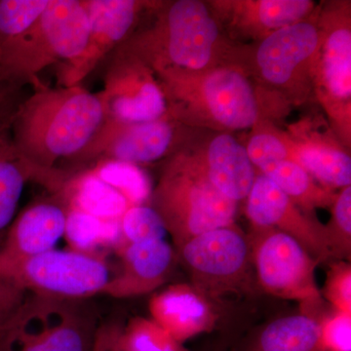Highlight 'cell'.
Masks as SVG:
<instances>
[{"label": "cell", "mask_w": 351, "mask_h": 351, "mask_svg": "<svg viewBox=\"0 0 351 351\" xmlns=\"http://www.w3.org/2000/svg\"><path fill=\"white\" fill-rule=\"evenodd\" d=\"M99 97L82 85L50 88L36 83L34 94L10 119L11 138L21 156L43 170L84 149L105 121Z\"/></svg>", "instance_id": "6da1fadb"}, {"label": "cell", "mask_w": 351, "mask_h": 351, "mask_svg": "<svg viewBox=\"0 0 351 351\" xmlns=\"http://www.w3.org/2000/svg\"><path fill=\"white\" fill-rule=\"evenodd\" d=\"M154 11L156 19L151 27L134 32L121 44L154 73L242 64L230 59V46L208 4L199 0L158 2Z\"/></svg>", "instance_id": "7a4b0ae2"}, {"label": "cell", "mask_w": 351, "mask_h": 351, "mask_svg": "<svg viewBox=\"0 0 351 351\" xmlns=\"http://www.w3.org/2000/svg\"><path fill=\"white\" fill-rule=\"evenodd\" d=\"M154 75L165 96L168 114L182 126L230 134L262 121L257 90L242 64Z\"/></svg>", "instance_id": "3957f363"}, {"label": "cell", "mask_w": 351, "mask_h": 351, "mask_svg": "<svg viewBox=\"0 0 351 351\" xmlns=\"http://www.w3.org/2000/svg\"><path fill=\"white\" fill-rule=\"evenodd\" d=\"M149 200L176 248L201 233L235 223L237 202L215 188L191 147H181L170 156Z\"/></svg>", "instance_id": "277c9868"}, {"label": "cell", "mask_w": 351, "mask_h": 351, "mask_svg": "<svg viewBox=\"0 0 351 351\" xmlns=\"http://www.w3.org/2000/svg\"><path fill=\"white\" fill-rule=\"evenodd\" d=\"M89 27L84 0H50L25 34L0 46V78L32 82L51 64L73 61L84 49Z\"/></svg>", "instance_id": "5b68a950"}, {"label": "cell", "mask_w": 351, "mask_h": 351, "mask_svg": "<svg viewBox=\"0 0 351 351\" xmlns=\"http://www.w3.org/2000/svg\"><path fill=\"white\" fill-rule=\"evenodd\" d=\"M80 301L27 295L0 320V351H91L98 327Z\"/></svg>", "instance_id": "8992f818"}, {"label": "cell", "mask_w": 351, "mask_h": 351, "mask_svg": "<svg viewBox=\"0 0 351 351\" xmlns=\"http://www.w3.org/2000/svg\"><path fill=\"white\" fill-rule=\"evenodd\" d=\"M319 45L311 69L316 96L341 141L350 143L351 22L350 3H330L315 21Z\"/></svg>", "instance_id": "52a82bcc"}, {"label": "cell", "mask_w": 351, "mask_h": 351, "mask_svg": "<svg viewBox=\"0 0 351 351\" xmlns=\"http://www.w3.org/2000/svg\"><path fill=\"white\" fill-rule=\"evenodd\" d=\"M177 250L191 285L212 302L250 286L254 267L250 243L235 223L201 233Z\"/></svg>", "instance_id": "ba28073f"}, {"label": "cell", "mask_w": 351, "mask_h": 351, "mask_svg": "<svg viewBox=\"0 0 351 351\" xmlns=\"http://www.w3.org/2000/svg\"><path fill=\"white\" fill-rule=\"evenodd\" d=\"M112 277L107 263L90 254L52 249L0 274L25 295L83 300L103 293Z\"/></svg>", "instance_id": "9c48e42d"}, {"label": "cell", "mask_w": 351, "mask_h": 351, "mask_svg": "<svg viewBox=\"0 0 351 351\" xmlns=\"http://www.w3.org/2000/svg\"><path fill=\"white\" fill-rule=\"evenodd\" d=\"M181 124L169 114L149 122L126 123L105 119L103 125L80 154L69 159V172L89 169L101 161L140 166L177 152Z\"/></svg>", "instance_id": "30bf717a"}, {"label": "cell", "mask_w": 351, "mask_h": 351, "mask_svg": "<svg viewBox=\"0 0 351 351\" xmlns=\"http://www.w3.org/2000/svg\"><path fill=\"white\" fill-rule=\"evenodd\" d=\"M248 239L258 284L265 292L307 304L319 302L318 263L295 239L276 228L256 226Z\"/></svg>", "instance_id": "8fae6325"}, {"label": "cell", "mask_w": 351, "mask_h": 351, "mask_svg": "<svg viewBox=\"0 0 351 351\" xmlns=\"http://www.w3.org/2000/svg\"><path fill=\"white\" fill-rule=\"evenodd\" d=\"M97 96L106 119L138 123L168 114L165 96L154 71L122 45L113 51L103 90Z\"/></svg>", "instance_id": "7c38bea8"}, {"label": "cell", "mask_w": 351, "mask_h": 351, "mask_svg": "<svg viewBox=\"0 0 351 351\" xmlns=\"http://www.w3.org/2000/svg\"><path fill=\"white\" fill-rule=\"evenodd\" d=\"M309 20L289 25L263 39L253 59L256 73L263 82L298 100L304 98L307 89L313 86L311 69L319 45L316 22Z\"/></svg>", "instance_id": "4fadbf2b"}, {"label": "cell", "mask_w": 351, "mask_h": 351, "mask_svg": "<svg viewBox=\"0 0 351 351\" xmlns=\"http://www.w3.org/2000/svg\"><path fill=\"white\" fill-rule=\"evenodd\" d=\"M156 2L138 0H84L90 27L82 54L60 68L61 86L82 85L98 64L135 31L145 9Z\"/></svg>", "instance_id": "5bb4252c"}, {"label": "cell", "mask_w": 351, "mask_h": 351, "mask_svg": "<svg viewBox=\"0 0 351 351\" xmlns=\"http://www.w3.org/2000/svg\"><path fill=\"white\" fill-rule=\"evenodd\" d=\"M246 213L252 226L285 233L318 263L330 260L325 226L304 214L265 175L256 176L247 196Z\"/></svg>", "instance_id": "9a60e30c"}, {"label": "cell", "mask_w": 351, "mask_h": 351, "mask_svg": "<svg viewBox=\"0 0 351 351\" xmlns=\"http://www.w3.org/2000/svg\"><path fill=\"white\" fill-rule=\"evenodd\" d=\"M68 210L58 195L36 201L23 210L9 226L0 246V274L54 249L64 237Z\"/></svg>", "instance_id": "2e32d148"}, {"label": "cell", "mask_w": 351, "mask_h": 351, "mask_svg": "<svg viewBox=\"0 0 351 351\" xmlns=\"http://www.w3.org/2000/svg\"><path fill=\"white\" fill-rule=\"evenodd\" d=\"M208 5L219 24L260 43L279 29L311 19L316 8L311 0H218Z\"/></svg>", "instance_id": "e0dca14e"}, {"label": "cell", "mask_w": 351, "mask_h": 351, "mask_svg": "<svg viewBox=\"0 0 351 351\" xmlns=\"http://www.w3.org/2000/svg\"><path fill=\"white\" fill-rule=\"evenodd\" d=\"M122 270L112 277L101 294L123 299L149 294L167 281L176 254L164 239L121 246Z\"/></svg>", "instance_id": "ac0fdd59"}, {"label": "cell", "mask_w": 351, "mask_h": 351, "mask_svg": "<svg viewBox=\"0 0 351 351\" xmlns=\"http://www.w3.org/2000/svg\"><path fill=\"white\" fill-rule=\"evenodd\" d=\"M152 319L179 343L211 331L217 321L213 302L189 284H175L152 295Z\"/></svg>", "instance_id": "d6986e66"}, {"label": "cell", "mask_w": 351, "mask_h": 351, "mask_svg": "<svg viewBox=\"0 0 351 351\" xmlns=\"http://www.w3.org/2000/svg\"><path fill=\"white\" fill-rule=\"evenodd\" d=\"M69 174L68 171L59 168L39 169L25 160L13 144L10 125L0 124V239L12 223L27 182H38L56 193Z\"/></svg>", "instance_id": "ffe728a7"}, {"label": "cell", "mask_w": 351, "mask_h": 351, "mask_svg": "<svg viewBox=\"0 0 351 351\" xmlns=\"http://www.w3.org/2000/svg\"><path fill=\"white\" fill-rule=\"evenodd\" d=\"M191 149L219 193L235 202L247 198L257 174L246 149L230 134L219 133L205 147Z\"/></svg>", "instance_id": "44dd1931"}, {"label": "cell", "mask_w": 351, "mask_h": 351, "mask_svg": "<svg viewBox=\"0 0 351 351\" xmlns=\"http://www.w3.org/2000/svg\"><path fill=\"white\" fill-rule=\"evenodd\" d=\"M297 162L328 189H343L351 184L350 154L328 134L314 131L300 123L288 133Z\"/></svg>", "instance_id": "7402d4cb"}, {"label": "cell", "mask_w": 351, "mask_h": 351, "mask_svg": "<svg viewBox=\"0 0 351 351\" xmlns=\"http://www.w3.org/2000/svg\"><path fill=\"white\" fill-rule=\"evenodd\" d=\"M54 195H59L69 209L80 210L103 219H120L132 207L119 191L91 169L73 173Z\"/></svg>", "instance_id": "603a6c76"}, {"label": "cell", "mask_w": 351, "mask_h": 351, "mask_svg": "<svg viewBox=\"0 0 351 351\" xmlns=\"http://www.w3.org/2000/svg\"><path fill=\"white\" fill-rule=\"evenodd\" d=\"M269 178L300 209L311 216L316 209L331 208L338 193L323 188L299 163L284 160L270 164L260 170Z\"/></svg>", "instance_id": "cb8c5ba5"}, {"label": "cell", "mask_w": 351, "mask_h": 351, "mask_svg": "<svg viewBox=\"0 0 351 351\" xmlns=\"http://www.w3.org/2000/svg\"><path fill=\"white\" fill-rule=\"evenodd\" d=\"M248 351H321L320 321L306 314L278 318L263 328Z\"/></svg>", "instance_id": "d4e9b609"}, {"label": "cell", "mask_w": 351, "mask_h": 351, "mask_svg": "<svg viewBox=\"0 0 351 351\" xmlns=\"http://www.w3.org/2000/svg\"><path fill=\"white\" fill-rule=\"evenodd\" d=\"M73 251L89 254L98 247L123 246L120 219H103L69 209L64 234Z\"/></svg>", "instance_id": "484cf974"}, {"label": "cell", "mask_w": 351, "mask_h": 351, "mask_svg": "<svg viewBox=\"0 0 351 351\" xmlns=\"http://www.w3.org/2000/svg\"><path fill=\"white\" fill-rule=\"evenodd\" d=\"M89 169L93 171L104 182L119 191L132 206L144 205L147 200L151 199L154 189L151 180L140 166L117 161H101Z\"/></svg>", "instance_id": "4316f807"}, {"label": "cell", "mask_w": 351, "mask_h": 351, "mask_svg": "<svg viewBox=\"0 0 351 351\" xmlns=\"http://www.w3.org/2000/svg\"><path fill=\"white\" fill-rule=\"evenodd\" d=\"M254 129H256L255 133L245 147L254 167L262 170L270 164L280 161L297 162L292 141L288 133L277 130L262 122H258Z\"/></svg>", "instance_id": "83f0119b"}, {"label": "cell", "mask_w": 351, "mask_h": 351, "mask_svg": "<svg viewBox=\"0 0 351 351\" xmlns=\"http://www.w3.org/2000/svg\"><path fill=\"white\" fill-rule=\"evenodd\" d=\"M331 221L325 226L330 258L350 262L351 186L341 189L332 205Z\"/></svg>", "instance_id": "f1b7e54d"}, {"label": "cell", "mask_w": 351, "mask_h": 351, "mask_svg": "<svg viewBox=\"0 0 351 351\" xmlns=\"http://www.w3.org/2000/svg\"><path fill=\"white\" fill-rule=\"evenodd\" d=\"M126 351H189L152 319L135 317L123 329Z\"/></svg>", "instance_id": "f546056e"}, {"label": "cell", "mask_w": 351, "mask_h": 351, "mask_svg": "<svg viewBox=\"0 0 351 351\" xmlns=\"http://www.w3.org/2000/svg\"><path fill=\"white\" fill-rule=\"evenodd\" d=\"M50 0H0V46L25 34Z\"/></svg>", "instance_id": "4dcf8cb0"}, {"label": "cell", "mask_w": 351, "mask_h": 351, "mask_svg": "<svg viewBox=\"0 0 351 351\" xmlns=\"http://www.w3.org/2000/svg\"><path fill=\"white\" fill-rule=\"evenodd\" d=\"M120 228L124 244L164 239L167 234L163 219L145 204L129 208L120 219Z\"/></svg>", "instance_id": "1f68e13d"}, {"label": "cell", "mask_w": 351, "mask_h": 351, "mask_svg": "<svg viewBox=\"0 0 351 351\" xmlns=\"http://www.w3.org/2000/svg\"><path fill=\"white\" fill-rule=\"evenodd\" d=\"M331 263L323 295L337 311L351 314L350 262L332 261Z\"/></svg>", "instance_id": "d6a6232c"}, {"label": "cell", "mask_w": 351, "mask_h": 351, "mask_svg": "<svg viewBox=\"0 0 351 351\" xmlns=\"http://www.w3.org/2000/svg\"><path fill=\"white\" fill-rule=\"evenodd\" d=\"M321 351H351V314L337 311L320 321Z\"/></svg>", "instance_id": "836d02e7"}, {"label": "cell", "mask_w": 351, "mask_h": 351, "mask_svg": "<svg viewBox=\"0 0 351 351\" xmlns=\"http://www.w3.org/2000/svg\"><path fill=\"white\" fill-rule=\"evenodd\" d=\"M91 351H126L123 345V329L113 323L97 328Z\"/></svg>", "instance_id": "e575fe53"}]
</instances>
